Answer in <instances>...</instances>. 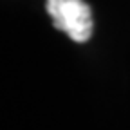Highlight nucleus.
Instances as JSON below:
<instances>
[{
  "label": "nucleus",
  "mask_w": 130,
  "mask_h": 130,
  "mask_svg": "<svg viewBox=\"0 0 130 130\" xmlns=\"http://www.w3.org/2000/svg\"><path fill=\"white\" fill-rule=\"evenodd\" d=\"M45 9L56 29L74 42H87L94 31L92 11L83 0H47Z\"/></svg>",
  "instance_id": "f257e3e1"
}]
</instances>
